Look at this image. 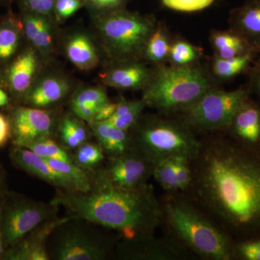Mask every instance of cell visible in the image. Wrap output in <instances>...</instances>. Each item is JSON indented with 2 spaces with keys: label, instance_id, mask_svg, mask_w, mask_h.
I'll list each match as a JSON object with an SVG mask.
<instances>
[{
  "label": "cell",
  "instance_id": "cell-1",
  "mask_svg": "<svg viewBox=\"0 0 260 260\" xmlns=\"http://www.w3.org/2000/svg\"><path fill=\"white\" fill-rule=\"evenodd\" d=\"M183 193L234 241L260 236V150L224 131L200 135Z\"/></svg>",
  "mask_w": 260,
  "mask_h": 260
},
{
  "label": "cell",
  "instance_id": "cell-45",
  "mask_svg": "<svg viewBox=\"0 0 260 260\" xmlns=\"http://www.w3.org/2000/svg\"><path fill=\"white\" fill-rule=\"evenodd\" d=\"M9 102V98L4 90L0 88V107H4Z\"/></svg>",
  "mask_w": 260,
  "mask_h": 260
},
{
  "label": "cell",
  "instance_id": "cell-26",
  "mask_svg": "<svg viewBox=\"0 0 260 260\" xmlns=\"http://www.w3.org/2000/svg\"><path fill=\"white\" fill-rule=\"evenodd\" d=\"M61 144L68 150H75L88 141L89 134L84 124L78 119L67 116L61 121L59 125Z\"/></svg>",
  "mask_w": 260,
  "mask_h": 260
},
{
  "label": "cell",
  "instance_id": "cell-8",
  "mask_svg": "<svg viewBox=\"0 0 260 260\" xmlns=\"http://www.w3.org/2000/svg\"><path fill=\"white\" fill-rule=\"evenodd\" d=\"M251 95L248 83L229 91L216 87L174 115L179 116L198 135L225 131Z\"/></svg>",
  "mask_w": 260,
  "mask_h": 260
},
{
  "label": "cell",
  "instance_id": "cell-35",
  "mask_svg": "<svg viewBox=\"0 0 260 260\" xmlns=\"http://www.w3.org/2000/svg\"><path fill=\"white\" fill-rule=\"evenodd\" d=\"M110 103L107 92L102 88L84 89L76 94L71 102V105L91 104L99 107Z\"/></svg>",
  "mask_w": 260,
  "mask_h": 260
},
{
  "label": "cell",
  "instance_id": "cell-25",
  "mask_svg": "<svg viewBox=\"0 0 260 260\" xmlns=\"http://www.w3.org/2000/svg\"><path fill=\"white\" fill-rule=\"evenodd\" d=\"M171 44L172 41L167 30L162 24H158L147 42L143 59L154 67L167 64L169 62Z\"/></svg>",
  "mask_w": 260,
  "mask_h": 260
},
{
  "label": "cell",
  "instance_id": "cell-12",
  "mask_svg": "<svg viewBox=\"0 0 260 260\" xmlns=\"http://www.w3.org/2000/svg\"><path fill=\"white\" fill-rule=\"evenodd\" d=\"M11 133L17 146L25 145L45 138H51L54 129L53 116L44 109L18 107L12 113Z\"/></svg>",
  "mask_w": 260,
  "mask_h": 260
},
{
  "label": "cell",
  "instance_id": "cell-36",
  "mask_svg": "<svg viewBox=\"0 0 260 260\" xmlns=\"http://www.w3.org/2000/svg\"><path fill=\"white\" fill-rule=\"evenodd\" d=\"M215 0H161L164 6L180 12L199 11L208 8Z\"/></svg>",
  "mask_w": 260,
  "mask_h": 260
},
{
  "label": "cell",
  "instance_id": "cell-30",
  "mask_svg": "<svg viewBox=\"0 0 260 260\" xmlns=\"http://www.w3.org/2000/svg\"><path fill=\"white\" fill-rule=\"evenodd\" d=\"M202 56L201 51L191 43L182 39L172 41L169 63L183 66L198 63Z\"/></svg>",
  "mask_w": 260,
  "mask_h": 260
},
{
  "label": "cell",
  "instance_id": "cell-13",
  "mask_svg": "<svg viewBox=\"0 0 260 260\" xmlns=\"http://www.w3.org/2000/svg\"><path fill=\"white\" fill-rule=\"evenodd\" d=\"M64 218L55 217L43 222L14 245L8 248V250L3 255L4 259L49 260L47 249L48 238Z\"/></svg>",
  "mask_w": 260,
  "mask_h": 260
},
{
  "label": "cell",
  "instance_id": "cell-32",
  "mask_svg": "<svg viewBox=\"0 0 260 260\" xmlns=\"http://www.w3.org/2000/svg\"><path fill=\"white\" fill-rule=\"evenodd\" d=\"M153 177L166 192L179 191L176 176V156L158 162L154 168Z\"/></svg>",
  "mask_w": 260,
  "mask_h": 260
},
{
  "label": "cell",
  "instance_id": "cell-39",
  "mask_svg": "<svg viewBox=\"0 0 260 260\" xmlns=\"http://www.w3.org/2000/svg\"><path fill=\"white\" fill-rule=\"evenodd\" d=\"M29 13L47 16L54 12L56 0H22Z\"/></svg>",
  "mask_w": 260,
  "mask_h": 260
},
{
  "label": "cell",
  "instance_id": "cell-11",
  "mask_svg": "<svg viewBox=\"0 0 260 260\" xmlns=\"http://www.w3.org/2000/svg\"><path fill=\"white\" fill-rule=\"evenodd\" d=\"M155 166L129 150L119 156L108 158L104 174L114 186L121 189H135L148 184L153 177Z\"/></svg>",
  "mask_w": 260,
  "mask_h": 260
},
{
  "label": "cell",
  "instance_id": "cell-7",
  "mask_svg": "<svg viewBox=\"0 0 260 260\" xmlns=\"http://www.w3.org/2000/svg\"><path fill=\"white\" fill-rule=\"evenodd\" d=\"M98 29L109 56L114 62L143 59L149 38L158 23L151 16L121 8L101 13Z\"/></svg>",
  "mask_w": 260,
  "mask_h": 260
},
{
  "label": "cell",
  "instance_id": "cell-40",
  "mask_svg": "<svg viewBox=\"0 0 260 260\" xmlns=\"http://www.w3.org/2000/svg\"><path fill=\"white\" fill-rule=\"evenodd\" d=\"M72 110L78 119L90 123L93 121L94 117L98 111L102 107L94 104H80V105H71Z\"/></svg>",
  "mask_w": 260,
  "mask_h": 260
},
{
  "label": "cell",
  "instance_id": "cell-44",
  "mask_svg": "<svg viewBox=\"0 0 260 260\" xmlns=\"http://www.w3.org/2000/svg\"><path fill=\"white\" fill-rule=\"evenodd\" d=\"M5 204V198L4 194L0 189V257L4 253V245H3V216Z\"/></svg>",
  "mask_w": 260,
  "mask_h": 260
},
{
  "label": "cell",
  "instance_id": "cell-47",
  "mask_svg": "<svg viewBox=\"0 0 260 260\" xmlns=\"http://www.w3.org/2000/svg\"><path fill=\"white\" fill-rule=\"evenodd\" d=\"M2 85V78H1V75H0V85Z\"/></svg>",
  "mask_w": 260,
  "mask_h": 260
},
{
  "label": "cell",
  "instance_id": "cell-43",
  "mask_svg": "<svg viewBox=\"0 0 260 260\" xmlns=\"http://www.w3.org/2000/svg\"><path fill=\"white\" fill-rule=\"evenodd\" d=\"M11 134L10 121L0 114V147L3 146L8 142Z\"/></svg>",
  "mask_w": 260,
  "mask_h": 260
},
{
  "label": "cell",
  "instance_id": "cell-41",
  "mask_svg": "<svg viewBox=\"0 0 260 260\" xmlns=\"http://www.w3.org/2000/svg\"><path fill=\"white\" fill-rule=\"evenodd\" d=\"M249 88L251 94H255L259 99L260 104V66L255 64L252 65L249 73Z\"/></svg>",
  "mask_w": 260,
  "mask_h": 260
},
{
  "label": "cell",
  "instance_id": "cell-15",
  "mask_svg": "<svg viewBox=\"0 0 260 260\" xmlns=\"http://www.w3.org/2000/svg\"><path fill=\"white\" fill-rule=\"evenodd\" d=\"M225 133L239 144L260 150V104L250 99L233 117Z\"/></svg>",
  "mask_w": 260,
  "mask_h": 260
},
{
  "label": "cell",
  "instance_id": "cell-19",
  "mask_svg": "<svg viewBox=\"0 0 260 260\" xmlns=\"http://www.w3.org/2000/svg\"><path fill=\"white\" fill-rule=\"evenodd\" d=\"M70 89L68 82L61 78H44L29 89L25 102L31 107L44 109L64 99Z\"/></svg>",
  "mask_w": 260,
  "mask_h": 260
},
{
  "label": "cell",
  "instance_id": "cell-3",
  "mask_svg": "<svg viewBox=\"0 0 260 260\" xmlns=\"http://www.w3.org/2000/svg\"><path fill=\"white\" fill-rule=\"evenodd\" d=\"M160 201L165 232L200 259L234 260V241L183 193L167 192Z\"/></svg>",
  "mask_w": 260,
  "mask_h": 260
},
{
  "label": "cell",
  "instance_id": "cell-5",
  "mask_svg": "<svg viewBox=\"0 0 260 260\" xmlns=\"http://www.w3.org/2000/svg\"><path fill=\"white\" fill-rule=\"evenodd\" d=\"M216 87L208 70L198 63L158 65L153 69L142 99L159 114L174 115Z\"/></svg>",
  "mask_w": 260,
  "mask_h": 260
},
{
  "label": "cell",
  "instance_id": "cell-2",
  "mask_svg": "<svg viewBox=\"0 0 260 260\" xmlns=\"http://www.w3.org/2000/svg\"><path fill=\"white\" fill-rule=\"evenodd\" d=\"M50 203L64 207L70 215L116 232L121 239L153 234L161 226V205L152 184L121 189L111 182L102 168L91 172L88 191L56 189Z\"/></svg>",
  "mask_w": 260,
  "mask_h": 260
},
{
  "label": "cell",
  "instance_id": "cell-18",
  "mask_svg": "<svg viewBox=\"0 0 260 260\" xmlns=\"http://www.w3.org/2000/svg\"><path fill=\"white\" fill-rule=\"evenodd\" d=\"M89 126L107 158L119 156L129 150L127 130L119 129L105 121H92Z\"/></svg>",
  "mask_w": 260,
  "mask_h": 260
},
{
  "label": "cell",
  "instance_id": "cell-37",
  "mask_svg": "<svg viewBox=\"0 0 260 260\" xmlns=\"http://www.w3.org/2000/svg\"><path fill=\"white\" fill-rule=\"evenodd\" d=\"M189 158L185 156H176V176L179 191L184 192L191 182V167Z\"/></svg>",
  "mask_w": 260,
  "mask_h": 260
},
{
  "label": "cell",
  "instance_id": "cell-24",
  "mask_svg": "<svg viewBox=\"0 0 260 260\" xmlns=\"http://www.w3.org/2000/svg\"><path fill=\"white\" fill-rule=\"evenodd\" d=\"M25 36L29 41L42 52L50 50L53 43L52 32L46 16L36 13H26L23 17Z\"/></svg>",
  "mask_w": 260,
  "mask_h": 260
},
{
  "label": "cell",
  "instance_id": "cell-31",
  "mask_svg": "<svg viewBox=\"0 0 260 260\" xmlns=\"http://www.w3.org/2000/svg\"><path fill=\"white\" fill-rule=\"evenodd\" d=\"M16 23L10 20L0 27V61L8 60L18 49L20 30Z\"/></svg>",
  "mask_w": 260,
  "mask_h": 260
},
{
  "label": "cell",
  "instance_id": "cell-17",
  "mask_svg": "<svg viewBox=\"0 0 260 260\" xmlns=\"http://www.w3.org/2000/svg\"><path fill=\"white\" fill-rule=\"evenodd\" d=\"M229 29L245 39L251 49L260 51V0H246L231 11Z\"/></svg>",
  "mask_w": 260,
  "mask_h": 260
},
{
  "label": "cell",
  "instance_id": "cell-42",
  "mask_svg": "<svg viewBox=\"0 0 260 260\" xmlns=\"http://www.w3.org/2000/svg\"><path fill=\"white\" fill-rule=\"evenodd\" d=\"M118 105L119 103L110 102L106 104L98 111L93 121H105L110 119L114 115Z\"/></svg>",
  "mask_w": 260,
  "mask_h": 260
},
{
  "label": "cell",
  "instance_id": "cell-33",
  "mask_svg": "<svg viewBox=\"0 0 260 260\" xmlns=\"http://www.w3.org/2000/svg\"><path fill=\"white\" fill-rule=\"evenodd\" d=\"M234 260H260V236L234 241Z\"/></svg>",
  "mask_w": 260,
  "mask_h": 260
},
{
  "label": "cell",
  "instance_id": "cell-34",
  "mask_svg": "<svg viewBox=\"0 0 260 260\" xmlns=\"http://www.w3.org/2000/svg\"><path fill=\"white\" fill-rule=\"evenodd\" d=\"M146 107V104L143 99L136 101L134 107L130 109L128 112L118 117H112L105 122L116 128L124 130H129L136 124L137 121L143 114V110Z\"/></svg>",
  "mask_w": 260,
  "mask_h": 260
},
{
  "label": "cell",
  "instance_id": "cell-27",
  "mask_svg": "<svg viewBox=\"0 0 260 260\" xmlns=\"http://www.w3.org/2000/svg\"><path fill=\"white\" fill-rule=\"evenodd\" d=\"M73 155L75 164L87 172L96 170L107 158L99 143L89 141L75 149Z\"/></svg>",
  "mask_w": 260,
  "mask_h": 260
},
{
  "label": "cell",
  "instance_id": "cell-21",
  "mask_svg": "<svg viewBox=\"0 0 260 260\" xmlns=\"http://www.w3.org/2000/svg\"><path fill=\"white\" fill-rule=\"evenodd\" d=\"M257 54L256 51H251L245 55L228 59L213 55L208 71L213 80L223 83L231 81L239 75L249 73Z\"/></svg>",
  "mask_w": 260,
  "mask_h": 260
},
{
  "label": "cell",
  "instance_id": "cell-28",
  "mask_svg": "<svg viewBox=\"0 0 260 260\" xmlns=\"http://www.w3.org/2000/svg\"><path fill=\"white\" fill-rule=\"evenodd\" d=\"M23 147L44 159H56L74 162L73 154L70 153V150L65 148L62 145L59 144L51 138H42Z\"/></svg>",
  "mask_w": 260,
  "mask_h": 260
},
{
  "label": "cell",
  "instance_id": "cell-16",
  "mask_svg": "<svg viewBox=\"0 0 260 260\" xmlns=\"http://www.w3.org/2000/svg\"><path fill=\"white\" fill-rule=\"evenodd\" d=\"M115 63L116 66L102 77L106 85L119 90H144L151 78L153 69L140 60Z\"/></svg>",
  "mask_w": 260,
  "mask_h": 260
},
{
  "label": "cell",
  "instance_id": "cell-22",
  "mask_svg": "<svg viewBox=\"0 0 260 260\" xmlns=\"http://www.w3.org/2000/svg\"><path fill=\"white\" fill-rule=\"evenodd\" d=\"M209 40L213 48L214 56L228 59L245 55L251 51H255L239 34L228 30H213L210 34Z\"/></svg>",
  "mask_w": 260,
  "mask_h": 260
},
{
  "label": "cell",
  "instance_id": "cell-14",
  "mask_svg": "<svg viewBox=\"0 0 260 260\" xmlns=\"http://www.w3.org/2000/svg\"><path fill=\"white\" fill-rule=\"evenodd\" d=\"M11 158L17 167L55 186L56 189L77 190L76 186L69 178L53 169L46 159L39 156L28 148L15 145L11 151Z\"/></svg>",
  "mask_w": 260,
  "mask_h": 260
},
{
  "label": "cell",
  "instance_id": "cell-4",
  "mask_svg": "<svg viewBox=\"0 0 260 260\" xmlns=\"http://www.w3.org/2000/svg\"><path fill=\"white\" fill-rule=\"evenodd\" d=\"M128 131L129 150L155 167L171 157L181 155L191 160L200 145L198 135L177 115L142 114Z\"/></svg>",
  "mask_w": 260,
  "mask_h": 260
},
{
  "label": "cell",
  "instance_id": "cell-9",
  "mask_svg": "<svg viewBox=\"0 0 260 260\" xmlns=\"http://www.w3.org/2000/svg\"><path fill=\"white\" fill-rule=\"evenodd\" d=\"M113 257L122 260H190L198 259L192 251L169 233L134 239H118Z\"/></svg>",
  "mask_w": 260,
  "mask_h": 260
},
{
  "label": "cell",
  "instance_id": "cell-46",
  "mask_svg": "<svg viewBox=\"0 0 260 260\" xmlns=\"http://www.w3.org/2000/svg\"><path fill=\"white\" fill-rule=\"evenodd\" d=\"M254 64L260 66V51L258 53L257 56H256V60L254 61Z\"/></svg>",
  "mask_w": 260,
  "mask_h": 260
},
{
  "label": "cell",
  "instance_id": "cell-10",
  "mask_svg": "<svg viewBox=\"0 0 260 260\" xmlns=\"http://www.w3.org/2000/svg\"><path fill=\"white\" fill-rule=\"evenodd\" d=\"M58 206L21 198L7 205L3 216L4 249L10 247L43 222L55 218Z\"/></svg>",
  "mask_w": 260,
  "mask_h": 260
},
{
  "label": "cell",
  "instance_id": "cell-20",
  "mask_svg": "<svg viewBox=\"0 0 260 260\" xmlns=\"http://www.w3.org/2000/svg\"><path fill=\"white\" fill-rule=\"evenodd\" d=\"M38 59L35 51L26 49L13 61L8 71V83L15 93L28 92L37 71Z\"/></svg>",
  "mask_w": 260,
  "mask_h": 260
},
{
  "label": "cell",
  "instance_id": "cell-6",
  "mask_svg": "<svg viewBox=\"0 0 260 260\" xmlns=\"http://www.w3.org/2000/svg\"><path fill=\"white\" fill-rule=\"evenodd\" d=\"M109 229L80 217H64L48 238L49 259L105 260L113 257L117 238Z\"/></svg>",
  "mask_w": 260,
  "mask_h": 260
},
{
  "label": "cell",
  "instance_id": "cell-23",
  "mask_svg": "<svg viewBox=\"0 0 260 260\" xmlns=\"http://www.w3.org/2000/svg\"><path fill=\"white\" fill-rule=\"evenodd\" d=\"M66 52L70 61L80 70L92 69L99 61L93 43L84 34H75L70 38L67 44Z\"/></svg>",
  "mask_w": 260,
  "mask_h": 260
},
{
  "label": "cell",
  "instance_id": "cell-29",
  "mask_svg": "<svg viewBox=\"0 0 260 260\" xmlns=\"http://www.w3.org/2000/svg\"><path fill=\"white\" fill-rule=\"evenodd\" d=\"M53 169L69 178L77 187V191H88L91 181V172H87L75 162L56 159H46Z\"/></svg>",
  "mask_w": 260,
  "mask_h": 260
},
{
  "label": "cell",
  "instance_id": "cell-38",
  "mask_svg": "<svg viewBox=\"0 0 260 260\" xmlns=\"http://www.w3.org/2000/svg\"><path fill=\"white\" fill-rule=\"evenodd\" d=\"M85 4V0H56L54 13L61 19H67L75 14Z\"/></svg>",
  "mask_w": 260,
  "mask_h": 260
}]
</instances>
